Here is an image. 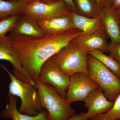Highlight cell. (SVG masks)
I'll return each mask as SVG.
<instances>
[{
  "label": "cell",
  "instance_id": "6da1fadb",
  "mask_svg": "<svg viewBox=\"0 0 120 120\" xmlns=\"http://www.w3.org/2000/svg\"><path fill=\"white\" fill-rule=\"evenodd\" d=\"M83 33L75 28L61 34H47L41 38L8 36V41L27 76L35 83L38 79L43 64Z\"/></svg>",
  "mask_w": 120,
  "mask_h": 120
},
{
  "label": "cell",
  "instance_id": "7a4b0ae2",
  "mask_svg": "<svg viewBox=\"0 0 120 120\" xmlns=\"http://www.w3.org/2000/svg\"><path fill=\"white\" fill-rule=\"evenodd\" d=\"M35 83L41 107L47 110L49 120H67L75 114L68 101L61 96L53 86L38 79Z\"/></svg>",
  "mask_w": 120,
  "mask_h": 120
},
{
  "label": "cell",
  "instance_id": "3957f363",
  "mask_svg": "<svg viewBox=\"0 0 120 120\" xmlns=\"http://www.w3.org/2000/svg\"><path fill=\"white\" fill-rule=\"evenodd\" d=\"M9 76L11 82L9 85L8 94L19 97L21 103L18 110L28 116H36L42 112L37 89L30 83L21 81L9 71L6 67L0 64Z\"/></svg>",
  "mask_w": 120,
  "mask_h": 120
},
{
  "label": "cell",
  "instance_id": "277c9868",
  "mask_svg": "<svg viewBox=\"0 0 120 120\" xmlns=\"http://www.w3.org/2000/svg\"><path fill=\"white\" fill-rule=\"evenodd\" d=\"M88 75L103 90L107 99L114 102L120 93V78L91 55L87 56Z\"/></svg>",
  "mask_w": 120,
  "mask_h": 120
},
{
  "label": "cell",
  "instance_id": "5b68a950",
  "mask_svg": "<svg viewBox=\"0 0 120 120\" xmlns=\"http://www.w3.org/2000/svg\"><path fill=\"white\" fill-rule=\"evenodd\" d=\"M88 55L85 50L71 41L52 57L59 68L69 76L80 72L88 75Z\"/></svg>",
  "mask_w": 120,
  "mask_h": 120
},
{
  "label": "cell",
  "instance_id": "8992f818",
  "mask_svg": "<svg viewBox=\"0 0 120 120\" xmlns=\"http://www.w3.org/2000/svg\"><path fill=\"white\" fill-rule=\"evenodd\" d=\"M73 11L64 1L57 0L51 3L33 1L27 4L21 14L38 22L53 17L70 16Z\"/></svg>",
  "mask_w": 120,
  "mask_h": 120
},
{
  "label": "cell",
  "instance_id": "52a82bcc",
  "mask_svg": "<svg viewBox=\"0 0 120 120\" xmlns=\"http://www.w3.org/2000/svg\"><path fill=\"white\" fill-rule=\"evenodd\" d=\"M38 79L42 83L53 86L61 96L66 98L70 76L59 68L52 57L47 60L42 66Z\"/></svg>",
  "mask_w": 120,
  "mask_h": 120
},
{
  "label": "cell",
  "instance_id": "ba28073f",
  "mask_svg": "<svg viewBox=\"0 0 120 120\" xmlns=\"http://www.w3.org/2000/svg\"><path fill=\"white\" fill-rule=\"evenodd\" d=\"M88 75L78 72L70 76V82L66 99L70 104L77 101H84L91 91L99 87Z\"/></svg>",
  "mask_w": 120,
  "mask_h": 120
},
{
  "label": "cell",
  "instance_id": "9c48e42d",
  "mask_svg": "<svg viewBox=\"0 0 120 120\" xmlns=\"http://www.w3.org/2000/svg\"><path fill=\"white\" fill-rule=\"evenodd\" d=\"M108 37L105 30H99L88 33H83L73 39L72 41L84 50L87 52L98 50L108 53L109 44Z\"/></svg>",
  "mask_w": 120,
  "mask_h": 120
},
{
  "label": "cell",
  "instance_id": "30bf717a",
  "mask_svg": "<svg viewBox=\"0 0 120 120\" xmlns=\"http://www.w3.org/2000/svg\"><path fill=\"white\" fill-rule=\"evenodd\" d=\"M84 102V106L87 109V116L90 120L108 112L113 104V102L107 99L100 87L91 91Z\"/></svg>",
  "mask_w": 120,
  "mask_h": 120
},
{
  "label": "cell",
  "instance_id": "8fae6325",
  "mask_svg": "<svg viewBox=\"0 0 120 120\" xmlns=\"http://www.w3.org/2000/svg\"><path fill=\"white\" fill-rule=\"evenodd\" d=\"M0 60H7L11 64L13 67V74L18 79L30 83L35 87V83L27 76L18 56L9 44L8 36L6 35L0 39Z\"/></svg>",
  "mask_w": 120,
  "mask_h": 120
},
{
  "label": "cell",
  "instance_id": "7c38bea8",
  "mask_svg": "<svg viewBox=\"0 0 120 120\" xmlns=\"http://www.w3.org/2000/svg\"><path fill=\"white\" fill-rule=\"evenodd\" d=\"M46 35L38 22L28 16L21 14L15 27L10 32L9 36L11 37L41 38Z\"/></svg>",
  "mask_w": 120,
  "mask_h": 120
},
{
  "label": "cell",
  "instance_id": "4fadbf2b",
  "mask_svg": "<svg viewBox=\"0 0 120 120\" xmlns=\"http://www.w3.org/2000/svg\"><path fill=\"white\" fill-rule=\"evenodd\" d=\"M9 101L4 109L0 112L2 118H11L12 120H49L47 110L44 109L36 116H31L23 114L19 112L17 107L18 97L8 94Z\"/></svg>",
  "mask_w": 120,
  "mask_h": 120
},
{
  "label": "cell",
  "instance_id": "5bb4252c",
  "mask_svg": "<svg viewBox=\"0 0 120 120\" xmlns=\"http://www.w3.org/2000/svg\"><path fill=\"white\" fill-rule=\"evenodd\" d=\"M101 20L110 44L120 43V29L114 9L109 7L101 11Z\"/></svg>",
  "mask_w": 120,
  "mask_h": 120
},
{
  "label": "cell",
  "instance_id": "9a60e30c",
  "mask_svg": "<svg viewBox=\"0 0 120 120\" xmlns=\"http://www.w3.org/2000/svg\"><path fill=\"white\" fill-rule=\"evenodd\" d=\"M38 22L47 34H61L75 29L70 16L53 17Z\"/></svg>",
  "mask_w": 120,
  "mask_h": 120
},
{
  "label": "cell",
  "instance_id": "2e32d148",
  "mask_svg": "<svg viewBox=\"0 0 120 120\" xmlns=\"http://www.w3.org/2000/svg\"><path fill=\"white\" fill-rule=\"evenodd\" d=\"M74 27L85 33L99 30H105L101 20V17L90 18L73 12L71 15Z\"/></svg>",
  "mask_w": 120,
  "mask_h": 120
},
{
  "label": "cell",
  "instance_id": "e0dca14e",
  "mask_svg": "<svg viewBox=\"0 0 120 120\" xmlns=\"http://www.w3.org/2000/svg\"><path fill=\"white\" fill-rule=\"evenodd\" d=\"M27 4L19 0H0V19L11 15L21 14Z\"/></svg>",
  "mask_w": 120,
  "mask_h": 120
},
{
  "label": "cell",
  "instance_id": "ac0fdd59",
  "mask_svg": "<svg viewBox=\"0 0 120 120\" xmlns=\"http://www.w3.org/2000/svg\"><path fill=\"white\" fill-rule=\"evenodd\" d=\"M88 54L93 56L120 78V63L111 56L98 50L90 51Z\"/></svg>",
  "mask_w": 120,
  "mask_h": 120
},
{
  "label": "cell",
  "instance_id": "d6986e66",
  "mask_svg": "<svg viewBox=\"0 0 120 120\" xmlns=\"http://www.w3.org/2000/svg\"><path fill=\"white\" fill-rule=\"evenodd\" d=\"M77 7L83 16L90 18L101 17V11L91 0H75Z\"/></svg>",
  "mask_w": 120,
  "mask_h": 120
},
{
  "label": "cell",
  "instance_id": "ffe728a7",
  "mask_svg": "<svg viewBox=\"0 0 120 120\" xmlns=\"http://www.w3.org/2000/svg\"><path fill=\"white\" fill-rule=\"evenodd\" d=\"M120 120V93L113 102L111 109L105 113L96 116L90 120Z\"/></svg>",
  "mask_w": 120,
  "mask_h": 120
},
{
  "label": "cell",
  "instance_id": "44dd1931",
  "mask_svg": "<svg viewBox=\"0 0 120 120\" xmlns=\"http://www.w3.org/2000/svg\"><path fill=\"white\" fill-rule=\"evenodd\" d=\"M20 15L21 14L11 15L0 19V39L13 30Z\"/></svg>",
  "mask_w": 120,
  "mask_h": 120
},
{
  "label": "cell",
  "instance_id": "7402d4cb",
  "mask_svg": "<svg viewBox=\"0 0 120 120\" xmlns=\"http://www.w3.org/2000/svg\"><path fill=\"white\" fill-rule=\"evenodd\" d=\"M109 44L108 53L109 56L120 63V43L116 44Z\"/></svg>",
  "mask_w": 120,
  "mask_h": 120
},
{
  "label": "cell",
  "instance_id": "603a6c76",
  "mask_svg": "<svg viewBox=\"0 0 120 120\" xmlns=\"http://www.w3.org/2000/svg\"><path fill=\"white\" fill-rule=\"evenodd\" d=\"M98 7L101 11L112 7L111 0H91Z\"/></svg>",
  "mask_w": 120,
  "mask_h": 120
},
{
  "label": "cell",
  "instance_id": "cb8c5ba5",
  "mask_svg": "<svg viewBox=\"0 0 120 120\" xmlns=\"http://www.w3.org/2000/svg\"><path fill=\"white\" fill-rule=\"evenodd\" d=\"M67 120H90L87 116L86 113L82 112L75 114L71 118Z\"/></svg>",
  "mask_w": 120,
  "mask_h": 120
},
{
  "label": "cell",
  "instance_id": "d4e9b609",
  "mask_svg": "<svg viewBox=\"0 0 120 120\" xmlns=\"http://www.w3.org/2000/svg\"><path fill=\"white\" fill-rule=\"evenodd\" d=\"M58 0L62 1H64L65 3H66V4L69 7V8L71 9L74 12L77 13L76 11V8L75 6V2L73 0Z\"/></svg>",
  "mask_w": 120,
  "mask_h": 120
},
{
  "label": "cell",
  "instance_id": "484cf974",
  "mask_svg": "<svg viewBox=\"0 0 120 120\" xmlns=\"http://www.w3.org/2000/svg\"><path fill=\"white\" fill-rule=\"evenodd\" d=\"M112 8L114 9L117 8L120 6V0H111Z\"/></svg>",
  "mask_w": 120,
  "mask_h": 120
},
{
  "label": "cell",
  "instance_id": "4316f807",
  "mask_svg": "<svg viewBox=\"0 0 120 120\" xmlns=\"http://www.w3.org/2000/svg\"><path fill=\"white\" fill-rule=\"evenodd\" d=\"M116 13V16L118 21V25L120 29V6L117 8L114 9Z\"/></svg>",
  "mask_w": 120,
  "mask_h": 120
},
{
  "label": "cell",
  "instance_id": "83f0119b",
  "mask_svg": "<svg viewBox=\"0 0 120 120\" xmlns=\"http://www.w3.org/2000/svg\"><path fill=\"white\" fill-rule=\"evenodd\" d=\"M57 0H31V2L38 1V2H44L45 3H49L55 2Z\"/></svg>",
  "mask_w": 120,
  "mask_h": 120
},
{
  "label": "cell",
  "instance_id": "f1b7e54d",
  "mask_svg": "<svg viewBox=\"0 0 120 120\" xmlns=\"http://www.w3.org/2000/svg\"><path fill=\"white\" fill-rule=\"evenodd\" d=\"M26 4H28L31 2V0H19Z\"/></svg>",
  "mask_w": 120,
  "mask_h": 120
},
{
  "label": "cell",
  "instance_id": "f546056e",
  "mask_svg": "<svg viewBox=\"0 0 120 120\" xmlns=\"http://www.w3.org/2000/svg\"></svg>",
  "mask_w": 120,
  "mask_h": 120
},
{
  "label": "cell",
  "instance_id": "4dcf8cb0",
  "mask_svg": "<svg viewBox=\"0 0 120 120\" xmlns=\"http://www.w3.org/2000/svg\"></svg>",
  "mask_w": 120,
  "mask_h": 120
}]
</instances>
